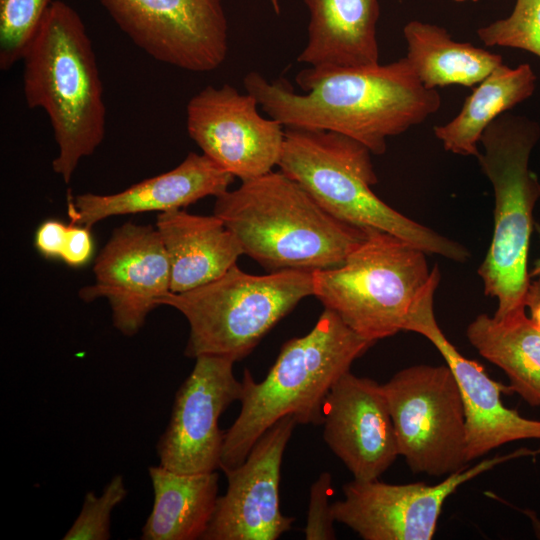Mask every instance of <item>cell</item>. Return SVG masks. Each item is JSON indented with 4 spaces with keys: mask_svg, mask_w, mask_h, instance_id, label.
<instances>
[{
    "mask_svg": "<svg viewBox=\"0 0 540 540\" xmlns=\"http://www.w3.org/2000/svg\"><path fill=\"white\" fill-rule=\"evenodd\" d=\"M526 450L481 460L434 485L388 484L378 479L353 480L343 486L344 499L331 504L335 522L364 540H430L447 498L462 484Z\"/></svg>",
    "mask_w": 540,
    "mask_h": 540,
    "instance_id": "obj_11",
    "label": "cell"
},
{
    "mask_svg": "<svg viewBox=\"0 0 540 540\" xmlns=\"http://www.w3.org/2000/svg\"><path fill=\"white\" fill-rule=\"evenodd\" d=\"M374 344L324 309L309 333L282 345L261 382L245 369L240 413L224 432L219 468L225 471L243 463L261 435L285 416L298 424L322 425L330 389Z\"/></svg>",
    "mask_w": 540,
    "mask_h": 540,
    "instance_id": "obj_4",
    "label": "cell"
},
{
    "mask_svg": "<svg viewBox=\"0 0 540 540\" xmlns=\"http://www.w3.org/2000/svg\"><path fill=\"white\" fill-rule=\"evenodd\" d=\"M274 12L276 14H280L281 6H280V0H269Z\"/></svg>",
    "mask_w": 540,
    "mask_h": 540,
    "instance_id": "obj_33",
    "label": "cell"
},
{
    "mask_svg": "<svg viewBox=\"0 0 540 540\" xmlns=\"http://www.w3.org/2000/svg\"><path fill=\"white\" fill-rule=\"evenodd\" d=\"M439 282L440 273L437 272L411 312L405 331L427 338L443 356L457 380L465 411L468 462L509 442L540 440V420L525 418L503 404L501 394L513 393L509 385L491 379L482 365L464 357L446 338L433 309Z\"/></svg>",
    "mask_w": 540,
    "mask_h": 540,
    "instance_id": "obj_16",
    "label": "cell"
},
{
    "mask_svg": "<svg viewBox=\"0 0 540 540\" xmlns=\"http://www.w3.org/2000/svg\"><path fill=\"white\" fill-rule=\"evenodd\" d=\"M332 493V476L329 472H322L309 491L307 521L304 529L306 540L336 539L335 520L329 503Z\"/></svg>",
    "mask_w": 540,
    "mask_h": 540,
    "instance_id": "obj_28",
    "label": "cell"
},
{
    "mask_svg": "<svg viewBox=\"0 0 540 540\" xmlns=\"http://www.w3.org/2000/svg\"><path fill=\"white\" fill-rule=\"evenodd\" d=\"M244 87L262 110L285 127L344 134L382 155L387 138L424 122L441 106L437 89H427L407 58L359 69L301 70L295 92L288 81L269 82L252 71Z\"/></svg>",
    "mask_w": 540,
    "mask_h": 540,
    "instance_id": "obj_1",
    "label": "cell"
},
{
    "mask_svg": "<svg viewBox=\"0 0 540 540\" xmlns=\"http://www.w3.org/2000/svg\"><path fill=\"white\" fill-rule=\"evenodd\" d=\"M91 228L71 223L68 225L61 259L71 267H81L88 263L93 254Z\"/></svg>",
    "mask_w": 540,
    "mask_h": 540,
    "instance_id": "obj_29",
    "label": "cell"
},
{
    "mask_svg": "<svg viewBox=\"0 0 540 540\" xmlns=\"http://www.w3.org/2000/svg\"><path fill=\"white\" fill-rule=\"evenodd\" d=\"M487 46L528 51L540 58V0H516L511 14L477 30Z\"/></svg>",
    "mask_w": 540,
    "mask_h": 540,
    "instance_id": "obj_26",
    "label": "cell"
},
{
    "mask_svg": "<svg viewBox=\"0 0 540 540\" xmlns=\"http://www.w3.org/2000/svg\"><path fill=\"white\" fill-rule=\"evenodd\" d=\"M22 60L26 104L46 112L58 147L52 168L69 183L81 159L102 143L106 126L96 56L77 11L53 1Z\"/></svg>",
    "mask_w": 540,
    "mask_h": 540,
    "instance_id": "obj_2",
    "label": "cell"
},
{
    "mask_svg": "<svg viewBox=\"0 0 540 540\" xmlns=\"http://www.w3.org/2000/svg\"><path fill=\"white\" fill-rule=\"evenodd\" d=\"M402 456L415 474L448 476L468 467L465 411L445 365H414L382 384Z\"/></svg>",
    "mask_w": 540,
    "mask_h": 540,
    "instance_id": "obj_9",
    "label": "cell"
},
{
    "mask_svg": "<svg viewBox=\"0 0 540 540\" xmlns=\"http://www.w3.org/2000/svg\"><path fill=\"white\" fill-rule=\"evenodd\" d=\"M530 280L525 296V307L530 311V319L540 329V275Z\"/></svg>",
    "mask_w": 540,
    "mask_h": 540,
    "instance_id": "obj_31",
    "label": "cell"
},
{
    "mask_svg": "<svg viewBox=\"0 0 540 540\" xmlns=\"http://www.w3.org/2000/svg\"><path fill=\"white\" fill-rule=\"evenodd\" d=\"M308 40L298 62L326 71L379 64L378 0H304Z\"/></svg>",
    "mask_w": 540,
    "mask_h": 540,
    "instance_id": "obj_19",
    "label": "cell"
},
{
    "mask_svg": "<svg viewBox=\"0 0 540 540\" xmlns=\"http://www.w3.org/2000/svg\"><path fill=\"white\" fill-rule=\"evenodd\" d=\"M536 75L528 63L515 68L496 67L465 99L460 112L449 122L434 127L446 151L477 157L484 130L500 115L532 96Z\"/></svg>",
    "mask_w": 540,
    "mask_h": 540,
    "instance_id": "obj_23",
    "label": "cell"
},
{
    "mask_svg": "<svg viewBox=\"0 0 540 540\" xmlns=\"http://www.w3.org/2000/svg\"><path fill=\"white\" fill-rule=\"evenodd\" d=\"M95 283L83 287L79 296L86 302L108 300L114 327L134 336L148 314L170 292V263L156 229L132 222L116 228L97 256Z\"/></svg>",
    "mask_w": 540,
    "mask_h": 540,
    "instance_id": "obj_14",
    "label": "cell"
},
{
    "mask_svg": "<svg viewBox=\"0 0 540 540\" xmlns=\"http://www.w3.org/2000/svg\"><path fill=\"white\" fill-rule=\"evenodd\" d=\"M367 236L338 267L313 271V295L351 330L376 343L405 331L438 268L426 253L386 231Z\"/></svg>",
    "mask_w": 540,
    "mask_h": 540,
    "instance_id": "obj_7",
    "label": "cell"
},
{
    "mask_svg": "<svg viewBox=\"0 0 540 540\" xmlns=\"http://www.w3.org/2000/svg\"><path fill=\"white\" fill-rule=\"evenodd\" d=\"M219 217L248 255L270 272L335 268L367 236L341 221L280 170L242 181L216 197Z\"/></svg>",
    "mask_w": 540,
    "mask_h": 540,
    "instance_id": "obj_3",
    "label": "cell"
},
{
    "mask_svg": "<svg viewBox=\"0 0 540 540\" xmlns=\"http://www.w3.org/2000/svg\"><path fill=\"white\" fill-rule=\"evenodd\" d=\"M406 58L427 89L479 84L503 63L501 55L452 39L438 25L412 20L403 28Z\"/></svg>",
    "mask_w": 540,
    "mask_h": 540,
    "instance_id": "obj_24",
    "label": "cell"
},
{
    "mask_svg": "<svg viewBox=\"0 0 540 540\" xmlns=\"http://www.w3.org/2000/svg\"><path fill=\"white\" fill-rule=\"evenodd\" d=\"M170 263V292L207 284L234 266L244 254L234 233L216 215L182 209L161 212L156 219Z\"/></svg>",
    "mask_w": 540,
    "mask_h": 540,
    "instance_id": "obj_20",
    "label": "cell"
},
{
    "mask_svg": "<svg viewBox=\"0 0 540 540\" xmlns=\"http://www.w3.org/2000/svg\"><path fill=\"white\" fill-rule=\"evenodd\" d=\"M323 439L358 481L378 479L399 456L382 384L350 371L323 406Z\"/></svg>",
    "mask_w": 540,
    "mask_h": 540,
    "instance_id": "obj_17",
    "label": "cell"
},
{
    "mask_svg": "<svg viewBox=\"0 0 540 540\" xmlns=\"http://www.w3.org/2000/svg\"><path fill=\"white\" fill-rule=\"evenodd\" d=\"M297 421L285 416L255 442L246 459L223 471L226 492L217 499L203 540H276L291 529L294 517L280 510V470Z\"/></svg>",
    "mask_w": 540,
    "mask_h": 540,
    "instance_id": "obj_15",
    "label": "cell"
},
{
    "mask_svg": "<svg viewBox=\"0 0 540 540\" xmlns=\"http://www.w3.org/2000/svg\"><path fill=\"white\" fill-rule=\"evenodd\" d=\"M466 336L482 357L504 371L513 393L540 407V329L525 310L503 319L480 314Z\"/></svg>",
    "mask_w": 540,
    "mask_h": 540,
    "instance_id": "obj_22",
    "label": "cell"
},
{
    "mask_svg": "<svg viewBox=\"0 0 540 540\" xmlns=\"http://www.w3.org/2000/svg\"><path fill=\"white\" fill-rule=\"evenodd\" d=\"M120 30L153 59L191 72L217 69L228 52L223 0H100Z\"/></svg>",
    "mask_w": 540,
    "mask_h": 540,
    "instance_id": "obj_10",
    "label": "cell"
},
{
    "mask_svg": "<svg viewBox=\"0 0 540 540\" xmlns=\"http://www.w3.org/2000/svg\"><path fill=\"white\" fill-rule=\"evenodd\" d=\"M534 227L537 230L540 237V224L535 223ZM539 275H540V257L537 260H535L532 269L529 271L530 278H534Z\"/></svg>",
    "mask_w": 540,
    "mask_h": 540,
    "instance_id": "obj_32",
    "label": "cell"
},
{
    "mask_svg": "<svg viewBox=\"0 0 540 540\" xmlns=\"http://www.w3.org/2000/svg\"><path fill=\"white\" fill-rule=\"evenodd\" d=\"M128 490L122 475H115L102 494L86 493L79 515L65 533L64 540L110 539L111 514L127 496Z\"/></svg>",
    "mask_w": 540,
    "mask_h": 540,
    "instance_id": "obj_27",
    "label": "cell"
},
{
    "mask_svg": "<svg viewBox=\"0 0 540 540\" xmlns=\"http://www.w3.org/2000/svg\"><path fill=\"white\" fill-rule=\"evenodd\" d=\"M371 151L344 134L286 127L277 166L335 218L396 235L426 254L466 262L462 244L406 217L372 190L378 182Z\"/></svg>",
    "mask_w": 540,
    "mask_h": 540,
    "instance_id": "obj_5",
    "label": "cell"
},
{
    "mask_svg": "<svg viewBox=\"0 0 540 540\" xmlns=\"http://www.w3.org/2000/svg\"><path fill=\"white\" fill-rule=\"evenodd\" d=\"M177 390L169 423L156 450L159 465L178 473H205L220 467L224 432L218 420L242 396L233 360L201 355Z\"/></svg>",
    "mask_w": 540,
    "mask_h": 540,
    "instance_id": "obj_13",
    "label": "cell"
},
{
    "mask_svg": "<svg viewBox=\"0 0 540 540\" xmlns=\"http://www.w3.org/2000/svg\"><path fill=\"white\" fill-rule=\"evenodd\" d=\"M313 295V272L300 269L252 275L237 264L219 278L159 305L177 309L189 323L185 356L242 360L305 297Z\"/></svg>",
    "mask_w": 540,
    "mask_h": 540,
    "instance_id": "obj_8",
    "label": "cell"
},
{
    "mask_svg": "<svg viewBox=\"0 0 540 540\" xmlns=\"http://www.w3.org/2000/svg\"><path fill=\"white\" fill-rule=\"evenodd\" d=\"M154 501L143 540H196L206 532L218 499L216 471L178 473L150 466Z\"/></svg>",
    "mask_w": 540,
    "mask_h": 540,
    "instance_id": "obj_21",
    "label": "cell"
},
{
    "mask_svg": "<svg viewBox=\"0 0 540 540\" xmlns=\"http://www.w3.org/2000/svg\"><path fill=\"white\" fill-rule=\"evenodd\" d=\"M258 102L233 86H207L186 107V126L202 153L225 171L246 181L278 164L283 125L258 112Z\"/></svg>",
    "mask_w": 540,
    "mask_h": 540,
    "instance_id": "obj_12",
    "label": "cell"
},
{
    "mask_svg": "<svg viewBox=\"0 0 540 540\" xmlns=\"http://www.w3.org/2000/svg\"><path fill=\"white\" fill-rule=\"evenodd\" d=\"M52 0H0V69L12 68L23 55Z\"/></svg>",
    "mask_w": 540,
    "mask_h": 540,
    "instance_id": "obj_25",
    "label": "cell"
},
{
    "mask_svg": "<svg viewBox=\"0 0 540 540\" xmlns=\"http://www.w3.org/2000/svg\"><path fill=\"white\" fill-rule=\"evenodd\" d=\"M234 178L203 153L191 152L174 169L120 192L68 193L67 212L71 223L92 228L111 216L179 210L207 196L218 197L228 191Z\"/></svg>",
    "mask_w": 540,
    "mask_h": 540,
    "instance_id": "obj_18",
    "label": "cell"
},
{
    "mask_svg": "<svg viewBox=\"0 0 540 540\" xmlns=\"http://www.w3.org/2000/svg\"><path fill=\"white\" fill-rule=\"evenodd\" d=\"M68 225L50 219L44 221L36 230L34 244L39 253L46 258H60L67 235Z\"/></svg>",
    "mask_w": 540,
    "mask_h": 540,
    "instance_id": "obj_30",
    "label": "cell"
},
{
    "mask_svg": "<svg viewBox=\"0 0 540 540\" xmlns=\"http://www.w3.org/2000/svg\"><path fill=\"white\" fill-rule=\"evenodd\" d=\"M539 138L538 123L507 112L480 138L483 152L476 158L492 184L495 205L493 235L478 274L485 294L497 298L496 319L526 309L533 209L540 198V183L529 160Z\"/></svg>",
    "mask_w": 540,
    "mask_h": 540,
    "instance_id": "obj_6",
    "label": "cell"
},
{
    "mask_svg": "<svg viewBox=\"0 0 540 540\" xmlns=\"http://www.w3.org/2000/svg\"><path fill=\"white\" fill-rule=\"evenodd\" d=\"M454 1L463 2V1H468V0H454ZM470 1L476 2L477 0H470Z\"/></svg>",
    "mask_w": 540,
    "mask_h": 540,
    "instance_id": "obj_34",
    "label": "cell"
}]
</instances>
